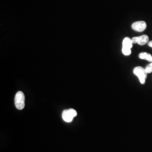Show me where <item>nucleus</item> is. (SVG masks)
<instances>
[{"mask_svg": "<svg viewBox=\"0 0 152 152\" xmlns=\"http://www.w3.org/2000/svg\"><path fill=\"white\" fill-rule=\"evenodd\" d=\"M133 73L135 76L139 78V81L141 84L143 85L145 83L147 76V72H145V68L140 66H136L134 69Z\"/></svg>", "mask_w": 152, "mask_h": 152, "instance_id": "f257e3e1", "label": "nucleus"}, {"mask_svg": "<svg viewBox=\"0 0 152 152\" xmlns=\"http://www.w3.org/2000/svg\"><path fill=\"white\" fill-rule=\"evenodd\" d=\"M15 105L19 110H22L25 106V96L22 91H18L15 96Z\"/></svg>", "mask_w": 152, "mask_h": 152, "instance_id": "f03ea898", "label": "nucleus"}, {"mask_svg": "<svg viewBox=\"0 0 152 152\" xmlns=\"http://www.w3.org/2000/svg\"><path fill=\"white\" fill-rule=\"evenodd\" d=\"M132 41L129 37H126L124 39L122 42V51L123 54L126 56L130 55L131 53V49L132 47Z\"/></svg>", "mask_w": 152, "mask_h": 152, "instance_id": "7ed1b4c3", "label": "nucleus"}, {"mask_svg": "<svg viewBox=\"0 0 152 152\" xmlns=\"http://www.w3.org/2000/svg\"><path fill=\"white\" fill-rule=\"evenodd\" d=\"M77 114L76 110L73 109L64 110L62 113V118L66 122H71Z\"/></svg>", "mask_w": 152, "mask_h": 152, "instance_id": "20e7f679", "label": "nucleus"}, {"mask_svg": "<svg viewBox=\"0 0 152 152\" xmlns=\"http://www.w3.org/2000/svg\"><path fill=\"white\" fill-rule=\"evenodd\" d=\"M147 23L144 21H138L135 22L132 24V28L134 31L141 32L145 31V29L147 28Z\"/></svg>", "mask_w": 152, "mask_h": 152, "instance_id": "39448f33", "label": "nucleus"}, {"mask_svg": "<svg viewBox=\"0 0 152 152\" xmlns=\"http://www.w3.org/2000/svg\"><path fill=\"white\" fill-rule=\"evenodd\" d=\"M133 44H138L140 45H144L149 42V37L147 35H142L131 38Z\"/></svg>", "mask_w": 152, "mask_h": 152, "instance_id": "423d86ee", "label": "nucleus"}, {"mask_svg": "<svg viewBox=\"0 0 152 152\" xmlns=\"http://www.w3.org/2000/svg\"><path fill=\"white\" fill-rule=\"evenodd\" d=\"M139 57L141 59H144V60H147L148 61L152 62V55L147 53L145 52H142L140 53L139 55Z\"/></svg>", "mask_w": 152, "mask_h": 152, "instance_id": "0eeeda50", "label": "nucleus"}, {"mask_svg": "<svg viewBox=\"0 0 152 152\" xmlns=\"http://www.w3.org/2000/svg\"><path fill=\"white\" fill-rule=\"evenodd\" d=\"M145 72H147V74L151 73L152 72V62H151V64H148L145 68Z\"/></svg>", "mask_w": 152, "mask_h": 152, "instance_id": "6e6552de", "label": "nucleus"}, {"mask_svg": "<svg viewBox=\"0 0 152 152\" xmlns=\"http://www.w3.org/2000/svg\"><path fill=\"white\" fill-rule=\"evenodd\" d=\"M148 45L149 47H151V48H152V41L148 42Z\"/></svg>", "mask_w": 152, "mask_h": 152, "instance_id": "1a4fd4ad", "label": "nucleus"}]
</instances>
